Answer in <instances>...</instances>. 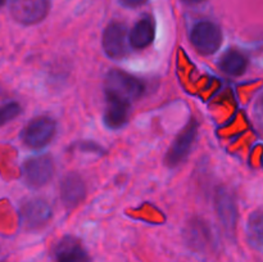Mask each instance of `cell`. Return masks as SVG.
Masks as SVG:
<instances>
[{
	"label": "cell",
	"instance_id": "1",
	"mask_svg": "<svg viewBox=\"0 0 263 262\" xmlns=\"http://www.w3.org/2000/svg\"><path fill=\"white\" fill-rule=\"evenodd\" d=\"M104 89L105 97L116 98L131 104L143 97L145 92V85L133 74H128L120 69H112L105 77Z\"/></svg>",
	"mask_w": 263,
	"mask_h": 262
},
{
	"label": "cell",
	"instance_id": "2",
	"mask_svg": "<svg viewBox=\"0 0 263 262\" xmlns=\"http://www.w3.org/2000/svg\"><path fill=\"white\" fill-rule=\"evenodd\" d=\"M190 41L199 53L213 54L222 44V31L216 23L211 21L198 22L190 32Z\"/></svg>",
	"mask_w": 263,
	"mask_h": 262
},
{
	"label": "cell",
	"instance_id": "3",
	"mask_svg": "<svg viewBox=\"0 0 263 262\" xmlns=\"http://www.w3.org/2000/svg\"><path fill=\"white\" fill-rule=\"evenodd\" d=\"M9 9L12 17L21 25H36L48 15L50 0H10Z\"/></svg>",
	"mask_w": 263,
	"mask_h": 262
},
{
	"label": "cell",
	"instance_id": "4",
	"mask_svg": "<svg viewBox=\"0 0 263 262\" xmlns=\"http://www.w3.org/2000/svg\"><path fill=\"white\" fill-rule=\"evenodd\" d=\"M54 175V162L50 156H36L23 163L22 176L31 188H41L48 184Z\"/></svg>",
	"mask_w": 263,
	"mask_h": 262
},
{
	"label": "cell",
	"instance_id": "5",
	"mask_svg": "<svg viewBox=\"0 0 263 262\" xmlns=\"http://www.w3.org/2000/svg\"><path fill=\"white\" fill-rule=\"evenodd\" d=\"M55 131V121L50 117H37L23 128L22 140L28 148L40 149L50 143Z\"/></svg>",
	"mask_w": 263,
	"mask_h": 262
},
{
	"label": "cell",
	"instance_id": "6",
	"mask_svg": "<svg viewBox=\"0 0 263 262\" xmlns=\"http://www.w3.org/2000/svg\"><path fill=\"white\" fill-rule=\"evenodd\" d=\"M197 134L198 122L195 120H190L186 127L182 130V133H180V135L177 136L176 140L174 141L172 146L167 152L166 159H164L167 166L174 169L186 159L190 151H192L193 144L197 139Z\"/></svg>",
	"mask_w": 263,
	"mask_h": 262
},
{
	"label": "cell",
	"instance_id": "7",
	"mask_svg": "<svg viewBox=\"0 0 263 262\" xmlns=\"http://www.w3.org/2000/svg\"><path fill=\"white\" fill-rule=\"evenodd\" d=\"M21 222L28 230H37L44 228L53 216L50 204L46 200L35 198L22 205L20 211Z\"/></svg>",
	"mask_w": 263,
	"mask_h": 262
},
{
	"label": "cell",
	"instance_id": "8",
	"mask_svg": "<svg viewBox=\"0 0 263 262\" xmlns=\"http://www.w3.org/2000/svg\"><path fill=\"white\" fill-rule=\"evenodd\" d=\"M128 35L127 28L120 22H112L103 33V49L109 58L121 59L127 54Z\"/></svg>",
	"mask_w": 263,
	"mask_h": 262
},
{
	"label": "cell",
	"instance_id": "9",
	"mask_svg": "<svg viewBox=\"0 0 263 262\" xmlns=\"http://www.w3.org/2000/svg\"><path fill=\"white\" fill-rule=\"evenodd\" d=\"M54 262H91L81 241L71 235L63 236L53 247Z\"/></svg>",
	"mask_w": 263,
	"mask_h": 262
},
{
	"label": "cell",
	"instance_id": "10",
	"mask_svg": "<svg viewBox=\"0 0 263 262\" xmlns=\"http://www.w3.org/2000/svg\"><path fill=\"white\" fill-rule=\"evenodd\" d=\"M216 212L229 234L234 233L238 220V208L234 194L226 188H220L216 193Z\"/></svg>",
	"mask_w": 263,
	"mask_h": 262
},
{
	"label": "cell",
	"instance_id": "11",
	"mask_svg": "<svg viewBox=\"0 0 263 262\" xmlns=\"http://www.w3.org/2000/svg\"><path fill=\"white\" fill-rule=\"evenodd\" d=\"M86 197L85 180L76 172L66 175L61 182V198L67 208H74Z\"/></svg>",
	"mask_w": 263,
	"mask_h": 262
},
{
	"label": "cell",
	"instance_id": "12",
	"mask_svg": "<svg viewBox=\"0 0 263 262\" xmlns=\"http://www.w3.org/2000/svg\"><path fill=\"white\" fill-rule=\"evenodd\" d=\"M107 105L104 112V123L112 130H118L127 123L130 116V104L112 97H105Z\"/></svg>",
	"mask_w": 263,
	"mask_h": 262
},
{
	"label": "cell",
	"instance_id": "13",
	"mask_svg": "<svg viewBox=\"0 0 263 262\" xmlns=\"http://www.w3.org/2000/svg\"><path fill=\"white\" fill-rule=\"evenodd\" d=\"M156 36V25L151 17H144L136 22L131 33L128 35V43L135 49H144L151 45Z\"/></svg>",
	"mask_w": 263,
	"mask_h": 262
},
{
	"label": "cell",
	"instance_id": "14",
	"mask_svg": "<svg viewBox=\"0 0 263 262\" xmlns=\"http://www.w3.org/2000/svg\"><path fill=\"white\" fill-rule=\"evenodd\" d=\"M187 241L195 251H210L213 244V236L211 234L210 226L200 220L192 221L187 229Z\"/></svg>",
	"mask_w": 263,
	"mask_h": 262
},
{
	"label": "cell",
	"instance_id": "15",
	"mask_svg": "<svg viewBox=\"0 0 263 262\" xmlns=\"http://www.w3.org/2000/svg\"><path fill=\"white\" fill-rule=\"evenodd\" d=\"M248 58L238 49H229L220 59L221 71L230 76H240L247 71Z\"/></svg>",
	"mask_w": 263,
	"mask_h": 262
},
{
	"label": "cell",
	"instance_id": "16",
	"mask_svg": "<svg viewBox=\"0 0 263 262\" xmlns=\"http://www.w3.org/2000/svg\"><path fill=\"white\" fill-rule=\"evenodd\" d=\"M262 212L261 211H256L251 215L248 221V240L253 248L257 251H262Z\"/></svg>",
	"mask_w": 263,
	"mask_h": 262
},
{
	"label": "cell",
	"instance_id": "17",
	"mask_svg": "<svg viewBox=\"0 0 263 262\" xmlns=\"http://www.w3.org/2000/svg\"><path fill=\"white\" fill-rule=\"evenodd\" d=\"M21 113V105L15 102L5 103L0 107V126L7 125Z\"/></svg>",
	"mask_w": 263,
	"mask_h": 262
},
{
	"label": "cell",
	"instance_id": "18",
	"mask_svg": "<svg viewBox=\"0 0 263 262\" xmlns=\"http://www.w3.org/2000/svg\"><path fill=\"white\" fill-rule=\"evenodd\" d=\"M77 148H80L84 152H94V153H103V148L94 141H84V143L77 144Z\"/></svg>",
	"mask_w": 263,
	"mask_h": 262
},
{
	"label": "cell",
	"instance_id": "19",
	"mask_svg": "<svg viewBox=\"0 0 263 262\" xmlns=\"http://www.w3.org/2000/svg\"><path fill=\"white\" fill-rule=\"evenodd\" d=\"M121 4L125 5L127 8H136V7H140L143 5L146 0H120Z\"/></svg>",
	"mask_w": 263,
	"mask_h": 262
},
{
	"label": "cell",
	"instance_id": "20",
	"mask_svg": "<svg viewBox=\"0 0 263 262\" xmlns=\"http://www.w3.org/2000/svg\"><path fill=\"white\" fill-rule=\"evenodd\" d=\"M184 3H186V4H199V3L204 2V0H182Z\"/></svg>",
	"mask_w": 263,
	"mask_h": 262
},
{
	"label": "cell",
	"instance_id": "21",
	"mask_svg": "<svg viewBox=\"0 0 263 262\" xmlns=\"http://www.w3.org/2000/svg\"><path fill=\"white\" fill-rule=\"evenodd\" d=\"M4 3H5V0H0V8H2L3 5H4Z\"/></svg>",
	"mask_w": 263,
	"mask_h": 262
}]
</instances>
